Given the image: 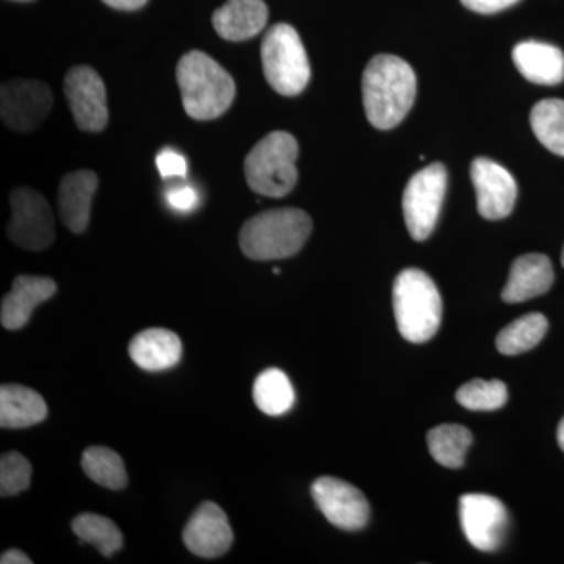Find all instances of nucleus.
<instances>
[{"instance_id":"nucleus-13","label":"nucleus","mask_w":564,"mask_h":564,"mask_svg":"<svg viewBox=\"0 0 564 564\" xmlns=\"http://www.w3.org/2000/svg\"><path fill=\"white\" fill-rule=\"evenodd\" d=\"M477 207L486 220H502L513 212L518 198V184L503 166L491 159H475L470 166Z\"/></svg>"},{"instance_id":"nucleus-23","label":"nucleus","mask_w":564,"mask_h":564,"mask_svg":"<svg viewBox=\"0 0 564 564\" xmlns=\"http://www.w3.org/2000/svg\"><path fill=\"white\" fill-rule=\"evenodd\" d=\"M426 441L430 454L441 466L459 469L466 462V454L473 445L474 437L466 426L445 423L430 430Z\"/></svg>"},{"instance_id":"nucleus-21","label":"nucleus","mask_w":564,"mask_h":564,"mask_svg":"<svg viewBox=\"0 0 564 564\" xmlns=\"http://www.w3.org/2000/svg\"><path fill=\"white\" fill-rule=\"evenodd\" d=\"M47 417V404L39 392L22 384L0 388V426L6 430L29 429Z\"/></svg>"},{"instance_id":"nucleus-34","label":"nucleus","mask_w":564,"mask_h":564,"mask_svg":"<svg viewBox=\"0 0 564 564\" xmlns=\"http://www.w3.org/2000/svg\"><path fill=\"white\" fill-rule=\"evenodd\" d=\"M102 2L115 10L133 11L147 6L148 0H102Z\"/></svg>"},{"instance_id":"nucleus-1","label":"nucleus","mask_w":564,"mask_h":564,"mask_svg":"<svg viewBox=\"0 0 564 564\" xmlns=\"http://www.w3.org/2000/svg\"><path fill=\"white\" fill-rule=\"evenodd\" d=\"M417 91L413 68L395 55L373 57L362 74V101L373 128L389 131L410 113Z\"/></svg>"},{"instance_id":"nucleus-10","label":"nucleus","mask_w":564,"mask_h":564,"mask_svg":"<svg viewBox=\"0 0 564 564\" xmlns=\"http://www.w3.org/2000/svg\"><path fill=\"white\" fill-rule=\"evenodd\" d=\"M51 88L40 80L13 79L0 91V117L3 124L17 132H32L51 113Z\"/></svg>"},{"instance_id":"nucleus-24","label":"nucleus","mask_w":564,"mask_h":564,"mask_svg":"<svg viewBox=\"0 0 564 564\" xmlns=\"http://www.w3.org/2000/svg\"><path fill=\"white\" fill-rule=\"evenodd\" d=\"M80 464L87 477L102 488L121 491L128 485L124 462L109 447L91 445L82 455Z\"/></svg>"},{"instance_id":"nucleus-32","label":"nucleus","mask_w":564,"mask_h":564,"mask_svg":"<svg viewBox=\"0 0 564 564\" xmlns=\"http://www.w3.org/2000/svg\"><path fill=\"white\" fill-rule=\"evenodd\" d=\"M518 2L519 0H462L466 9L481 14L499 13V11L510 9Z\"/></svg>"},{"instance_id":"nucleus-19","label":"nucleus","mask_w":564,"mask_h":564,"mask_svg":"<svg viewBox=\"0 0 564 564\" xmlns=\"http://www.w3.org/2000/svg\"><path fill=\"white\" fill-rule=\"evenodd\" d=\"M269 21L263 0H228L212 17L215 32L226 41H245L258 35Z\"/></svg>"},{"instance_id":"nucleus-30","label":"nucleus","mask_w":564,"mask_h":564,"mask_svg":"<svg viewBox=\"0 0 564 564\" xmlns=\"http://www.w3.org/2000/svg\"><path fill=\"white\" fill-rule=\"evenodd\" d=\"M155 165H158L159 173H161L163 180L185 177V174H187V161H185L184 155L170 150V148L159 152L158 158H155Z\"/></svg>"},{"instance_id":"nucleus-37","label":"nucleus","mask_w":564,"mask_h":564,"mask_svg":"<svg viewBox=\"0 0 564 564\" xmlns=\"http://www.w3.org/2000/svg\"><path fill=\"white\" fill-rule=\"evenodd\" d=\"M562 263H563V267H564V247H563V252H562Z\"/></svg>"},{"instance_id":"nucleus-9","label":"nucleus","mask_w":564,"mask_h":564,"mask_svg":"<svg viewBox=\"0 0 564 564\" xmlns=\"http://www.w3.org/2000/svg\"><path fill=\"white\" fill-rule=\"evenodd\" d=\"M65 96L77 128L101 132L109 122L106 85L91 66L70 68L65 77Z\"/></svg>"},{"instance_id":"nucleus-26","label":"nucleus","mask_w":564,"mask_h":564,"mask_svg":"<svg viewBox=\"0 0 564 564\" xmlns=\"http://www.w3.org/2000/svg\"><path fill=\"white\" fill-rule=\"evenodd\" d=\"M70 529L77 534L80 543L95 545L104 556L117 554L124 544L121 530L106 516L82 513L73 519Z\"/></svg>"},{"instance_id":"nucleus-20","label":"nucleus","mask_w":564,"mask_h":564,"mask_svg":"<svg viewBox=\"0 0 564 564\" xmlns=\"http://www.w3.org/2000/svg\"><path fill=\"white\" fill-rule=\"evenodd\" d=\"M513 62L527 80L538 85H558L564 79V54L552 44L524 41L513 50Z\"/></svg>"},{"instance_id":"nucleus-15","label":"nucleus","mask_w":564,"mask_h":564,"mask_svg":"<svg viewBox=\"0 0 564 564\" xmlns=\"http://www.w3.org/2000/svg\"><path fill=\"white\" fill-rule=\"evenodd\" d=\"M57 293V282L47 276L20 274L11 291L3 296L0 323L9 332H18L31 322L33 311Z\"/></svg>"},{"instance_id":"nucleus-7","label":"nucleus","mask_w":564,"mask_h":564,"mask_svg":"<svg viewBox=\"0 0 564 564\" xmlns=\"http://www.w3.org/2000/svg\"><path fill=\"white\" fill-rule=\"evenodd\" d=\"M447 192V170L433 163L415 173L403 193V214L408 231L417 242L432 236Z\"/></svg>"},{"instance_id":"nucleus-28","label":"nucleus","mask_w":564,"mask_h":564,"mask_svg":"<svg viewBox=\"0 0 564 564\" xmlns=\"http://www.w3.org/2000/svg\"><path fill=\"white\" fill-rule=\"evenodd\" d=\"M456 402L470 411L500 410L508 402V389L499 380H473L458 389Z\"/></svg>"},{"instance_id":"nucleus-8","label":"nucleus","mask_w":564,"mask_h":564,"mask_svg":"<svg viewBox=\"0 0 564 564\" xmlns=\"http://www.w3.org/2000/svg\"><path fill=\"white\" fill-rule=\"evenodd\" d=\"M11 218L7 226L11 242L29 251H43L55 240V220L50 203L31 187L10 195Z\"/></svg>"},{"instance_id":"nucleus-11","label":"nucleus","mask_w":564,"mask_h":564,"mask_svg":"<svg viewBox=\"0 0 564 564\" xmlns=\"http://www.w3.org/2000/svg\"><path fill=\"white\" fill-rule=\"evenodd\" d=\"M459 519L467 541L484 552L497 551L502 545L510 521L505 505L488 494L463 496Z\"/></svg>"},{"instance_id":"nucleus-31","label":"nucleus","mask_w":564,"mask_h":564,"mask_svg":"<svg viewBox=\"0 0 564 564\" xmlns=\"http://www.w3.org/2000/svg\"><path fill=\"white\" fill-rule=\"evenodd\" d=\"M170 206L180 212H188L195 209L198 203V195L188 185H177V187L170 188L166 193Z\"/></svg>"},{"instance_id":"nucleus-16","label":"nucleus","mask_w":564,"mask_h":564,"mask_svg":"<svg viewBox=\"0 0 564 564\" xmlns=\"http://www.w3.org/2000/svg\"><path fill=\"white\" fill-rule=\"evenodd\" d=\"M554 284V267L544 254L521 256L511 265L510 278L502 292L505 303H524L543 295Z\"/></svg>"},{"instance_id":"nucleus-3","label":"nucleus","mask_w":564,"mask_h":564,"mask_svg":"<svg viewBox=\"0 0 564 564\" xmlns=\"http://www.w3.org/2000/svg\"><path fill=\"white\" fill-rule=\"evenodd\" d=\"M313 232V220L304 210L285 207L262 212L240 229V250L252 261L288 259L302 250Z\"/></svg>"},{"instance_id":"nucleus-6","label":"nucleus","mask_w":564,"mask_h":564,"mask_svg":"<svg viewBox=\"0 0 564 564\" xmlns=\"http://www.w3.org/2000/svg\"><path fill=\"white\" fill-rule=\"evenodd\" d=\"M261 58L267 82L280 95H300L310 84V58L292 25L274 24L267 31Z\"/></svg>"},{"instance_id":"nucleus-33","label":"nucleus","mask_w":564,"mask_h":564,"mask_svg":"<svg viewBox=\"0 0 564 564\" xmlns=\"http://www.w3.org/2000/svg\"><path fill=\"white\" fill-rule=\"evenodd\" d=\"M0 563L2 564H32V558H29V555H25L24 552L20 551V549H9V551L3 552L2 556H0Z\"/></svg>"},{"instance_id":"nucleus-17","label":"nucleus","mask_w":564,"mask_h":564,"mask_svg":"<svg viewBox=\"0 0 564 564\" xmlns=\"http://www.w3.org/2000/svg\"><path fill=\"white\" fill-rule=\"evenodd\" d=\"M96 188L98 176L90 170H79L63 177L58 187V212L70 232L82 234L88 228Z\"/></svg>"},{"instance_id":"nucleus-5","label":"nucleus","mask_w":564,"mask_h":564,"mask_svg":"<svg viewBox=\"0 0 564 564\" xmlns=\"http://www.w3.org/2000/svg\"><path fill=\"white\" fill-rule=\"evenodd\" d=\"M299 141L292 133L270 132L254 144L243 162L245 180L252 192L282 198L295 188Z\"/></svg>"},{"instance_id":"nucleus-27","label":"nucleus","mask_w":564,"mask_h":564,"mask_svg":"<svg viewBox=\"0 0 564 564\" xmlns=\"http://www.w3.org/2000/svg\"><path fill=\"white\" fill-rule=\"evenodd\" d=\"M533 133L543 147L564 158V101L544 99L534 104L530 113Z\"/></svg>"},{"instance_id":"nucleus-35","label":"nucleus","mask_w":564,"mask_h":564,"mask_svg":"<svg viewBox=\"0 0 564 564\" xmlns=\"http://www.w3.org/2000/svg\"><path fill=\"white\" fill-rule=\"evenodd\" d=\"M556 440H558L560 448L564 452V417L558 425V432H556Z\"/></svg>"},{"instance_id":"nucleus-12","label":"nucleus","mask_w":564,"mask_h":564,"mask_svg":"<svg viewBox=\"0 0 564 564\" xmlns=\"http://www.w3.org/2000/svg\"><path fill=\"white\" fill-rule=\"evenodd\" d=\"M311 494L318 510L337 529L356 532L369 522V502L358 488L347 481L321 477L311 486Z\"/></svg>"},{"instance_id":"nucleus-25","label":"nucleus","mask_w":564,"mask_h":564,"mask_svg":"<svg viewBox=\"0 0 564 564\" xmlns=\"http://www.w3.org/2000/svg\"><path fill=\"white\" fill-rule=\"evenodd\" d=\"M549 322L543 314H527L503 328L497 336V350L505 356L521 355L532 350L547 334Z\"/></svg>"},{"instance_id":"nucleus-2","label":"nucleus","mask_w":564,"mask_h":564,"mask_svg":"<svg viewBox=\"0 0 564 564\" xmlns=\"http://www.w3.org/2000/svg\"><path fill=\"white\" fill-rule=\"evenodd\" d=\"M185 113L196 121L221 117L236 98V84L220 63L202 51L182 55L176 69Z\"/></svg>"},{"instance_id":"nucleus-29","label":"nucleus","mask_w":564,"mask_h":564,"mask_svg":"<svg viewBox=\"0 0 564 564\" xmlns=\"http://www.w3.org/2000/svg\"><path fill=\"white\" fill-rule=\"evenodd\" d=\"M32 464L20 452H9L0 458V496H20L32 481Z\"/></svg>"},{"instance_id":"nucleus-36","label":"nucleus","mask_w":564,"mask_h":564,"mask_svg":"<svg viewBox=\"0 0 564 564\" xmlns=\"http://www.w3.org/2000/svg\"><path fill=\"white\" fill-rule=\"evenodd\" d=\"M273 273H274V274H280V273H281V272H280V269H273Z\"/></svg>"},{"instance_id":"nucleus-4","label":"nucleus","mask_w":564,"mask_h":564,"mask_svg":"<svg viewBox=\"0 0 564 564\" xmlns=\"http://www.w3.org/2000/svg\"><path fill=\"white\" fill-rule=\"evenodd\" d=\"M393 314L408 343H429L443 318V300L432 278L419 269H406L393 284Z\"/></svg>"},{"instance_id":"nucleus-18","label":"nucleus","mask_w":564,"mask_h":564,"mask_svg":"<svg viewBox=\"0 0 564 564\" xmlns=\"http://www.w3.org/2000/svg\"><path fill=\"white\" fill-rule=\"evenodd\" d=\"M184 347L176 333L165 328L140 332L129 344L132 361L147 372H163L180 364Z\"/></svg>"},{"instance_id":"nucleus-14","label":"nucleus","mask_w":564,"mask_h":564,"mask_svg":"<svg viewBox=\"0 0 564 564\" xmlns=\"http://www.w3.org/2000/svg\"><path fill=\"white\" fill-rule=\"evenodd\" d=\"M185 547L202 558H218L228 554L234 533L228 516L214 502H203L188 519L182 532Z\"/></svg>"},{"instance_id":"nucleus-22","label":"nucleus","mask_w":564,"mask_h":564,"mask_svg":"<svg viewBox=\"0 0 564 564\" xmlns=\"http://www.w3.org/2000/svg\"><path fill=\"white\" fill-rule=\"evenodd\" d=\"M252 399L263 414L282 415L295 404V391L288 375L280 369L263 370L254 381Z\"/></svg>"}]
</instances>
